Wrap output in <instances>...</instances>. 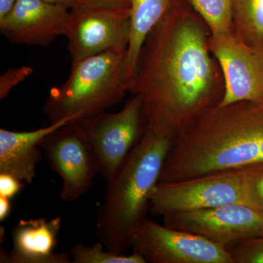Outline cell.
Segmentation results:
<instances>
[{
    "label": "cell",
    "instance_id": "2e32d148",
    "mask_svg": "<svg viewBox=\"0 0 263 263\" xmlns=\"http://www.w3.org/2000/svg\"><path fill=\"white\" fill-rule=\"evenodd\" d=\"M233 29L252 47L263 49V0H232Z\"/></svg>",
    "mask_w": 263,
    "mask_h": 263
},
{
    "label": "cell",
    "instance_id": "5bb4252c",
    "mask_svg": "<svg viewBox=\"0 0 263 263\" xmlns=\"http://www.w3.org/2000/svg\"><path fill=\"white\" fill-rule=\"evenodd\" d=\"M74 121L73 118H67L32 131L17 132L1 128L0 174L12 175L24 183L32 184L36 167L42 160L43 141L59 128Z\"/></svg>",
    "mask_w": 263,
    "mask_h": 263
},
{
    "label": "cell",
    "instance_id": "484cf974",
    "mask_svg": "<svg viewBox=\"0 0 263 263\" xmlns=\"http://www.w3.org/2000/svg\"><path fill=\"white\" fill-rule=\"evenodd\" d=\"M47 3L60 5V6L65 7L67 9L71 10L76 5L81 4V0H44Z\"/></svg>",
    "mask_w": 263,
    "mask_h": 263
},
{
    "label": "cell",
    "instance_id": "44dd1931",
    "mask_svg": "<svg viewBox=\"0 0 263 263\" xmlns=\"http://www.w3.org/2000/svg\"><path fill=\"white\" fill-rule=\"evenodd\" d=\"M33 72L34 70L29 66L10 67L5 71L0 76V100L6 98L15 86L28 79Z\"/></svg>",
    "mask_w": 263,
    "mask_h": 263
},
{
    "label": "cell",
    "instance_id": "6da1fadb",
    "mask_svg": "<svg viewBox=\"0 0 263 263\" xmlns=\"http://www.w3.org/2000/svg\"><path fill=\"white\" fill-rule=\"evenodd\" d=\"M210 34L185 0L151 30L127 83L141 98L148 129L174 138L221 103L226 84Z\"/></svg>",
    "mask_w": 263,
    "mask_h": 263
},
{
    "label": "cell",
    "instance_id": "e0dca14e",
    "mask_svg": "<svg viewBox=\"0 0 263 263\" xmlns=\"http://www.w3.org/2000/svg\"><path fill=\"white\" fill-rule=\"evenodd\" d=\"M206 24L211 34L233 30L232 0H185Z\"/></svg>",
    "mask_w": 263,
    "mask_h": 263
},
{
    "label": "cell",
    "instance_id": "603a6c76",
    "mask_svg": "<svg viewBox=\"0 0 263 263\" xmlns=\"http://www.w3.org/2000/svg\"><path fill=\"white\" fill-rule=\"evenodd\" d=\"M81 3L110 5V6L131 7L130 0H81Z\"/></svg>",
    "mask_w": 263,
    "mask_h": 263
},
{
    "label": "cell",
    "instance_id": "ac0fdd59",
    "mask_svg": "<svg viewBox=\"0 0 263 263\" xmlns=\"http://www.w3.org/2000/svg\"><path fill=\"white\" fill-rule=\"evenodd\" d=\"M70 254L73 263H146L135 252L129 255L114 253L99 241L92 246L74 245L70 249Z\"/></svg>",
    "mask_w": 263,
    "mask_h": 263
},
{
    "label": "cell",
    "instance_id": "5b68a950",
    "mask_svg": "<svg viewBox=\"0 0 263 263\" xmlns=\"http://www.w3.org/2000/svg\"><path fill=\"white\" fill-rule=\"evenodd\" d=\"M95 156L99 175L108 181L142 139L148 128L143 102L133 95L117 113L102 112L80 121Z\"/></svg>",
    "mask_w": 263,
    "mask_h": 263
},
{
    "label": "cell",
    "instance_id": "ffe728a7",
    "mask_svg": "<svg viewBox=\"0 0 263 263\" xmlns=\"http://www.w3.org/2000/svg\"><path fill=\"white\" fill-rule=\"evenodd\" d=\"M233 263H263V235L226 246Z\"/></svg>",
    "mask_w": 263,
    "mask_h": 263
},
{
    "label": "cell",
    "instance_id": "52a82bcc",
    "mask_svg": "<svg viewBox=\"0 0 263 263\" xmlns=\"http://www.w3.org/2000/svg\"><path fill=\"white\" fill-rule=\"evenodd\" d=\"M238 203L246 204L240 169L158 183L151 199L149 212L162 217Z\"/></svg>",
    "mask_w": 263,
    "mask_h": 263
},
{
    "label": "cell",
    "instance_id": "9c48e42d",
    "mask_svg": "<svg viewBox=\"0 0 263 263\" xmlns=\"http://www.w3.org/2000/svg\"><path fill=\"white\" fill-rule=\"evenodd\" d=\"M41 147L50 167L61 178L64 201H76L89 191L99 174L98 164L79 122L59 128Z\"/></svg>",
    "mask_w": 263,
    "mask_h": 263
},
{
    "label": "cell",
    "instance_id": "4fadbf2b",
    "mask_svg": "<svg viewBox=\"0 0 263 263\" xmlns=\"http://www.w3.org/2000/svg\"><path fill=\"white\" fill-rule=\"evenodd\" d=\"M62 228L60 216L21 219L12 230L13 248L2 250L0 262L8 263H70L67 252H55Z\"/></svg>",
    "mask_w": 263,
    "mask_h": 263
},
{
    "label": "cell",
    "instance_id": "d4e9b609",
    "mask_svg": "<svg viewBox=\"0 0 263 263\" xmlns=\"http://www.w3.org/2000/svg\"><path fill=\"white\" fill-rule=\"evenodd\" d=\"M16 2L17 0H0V22L9 14Z\"/></svg>",
    "mask_w": 263,
    "mask_h": 263
},
{
    "label": "cell",
    "instance_id": "9a60e30c",
    "mask_svg": "<svg viewBox=\"0 0 263 263\" xmlns=\"http://www.w3.org/2000/svg\"><path fill=\"white\" fill-rule=\"evenodd\" d=\"M181 1L130 0L131 34L127 57L128 81L134 74L141 48L151 30Z\"/></svg>",
    "mask_w": 263,
    "mask_h": 263
},
{
    "label": "cell",
    "instance_id": "3957f363",
    "mask_svg": "<svg viewBox=\"0 0 263 263\" xmlns=\"http://www.w3.org/2000/svg\"><path fill=\"white\" fill-rule=\"evenodd\" d=\"M174 138L148 129L117 172L106 181L96 213L95 238L108 250L124 254L132 230L147 217L152 195Z\"/></svg>",
    "mask_w": 263,
    "mask_h": 263
},
{
    "label": "cell",
    "instance_id": "ba28073f",
    "mask_svg": "<svg viewBox=\"0 0 263 263\" xmlns=\"http://www.w3.org/2000/svg\"><path fill=\"white\" fill-rule=\"evenodd\" d=\"M129 247L149 263H233L226 246L148 218L129 235Z\"/></svg>",
    "mask_w": 263,
    "mask_h": 263
},
{
    "label": "cell",
    "instance_id": "8992f818",
    "mask_svg": "<svg viewBox=\"0 0 263 263\" xmlns=\"http://www.w3.org/2000/svg\"><path fill=\"white\" fill-rule=\"evenodd\" d=\"M131 7L81 3L70 10L65 33L72 63L113 49L128 48Z\"/></svg>",
    "mask_w": 263,
    "mask_h": 263
},
{
    "label": "cell",
    "instance_id": "7402d4cb",
    "mask_svg": "<svg viewBox=\"0 0 263 263\" xmlns=\"http://www.w3.org/2000/svg\"><path fill=\"white\" fill-rule=\"evenodd\" d=\"M23 183L12 175L0 174V196L13 198L22 190Z\"/></svg>",
    "mask_w": 263,
    "mask_h": 263
},
{
    "label": "cell",
    "instance_id": "277c9868",
    "mask_svg": "<svg viewBox=\"0 0 263 263\" xmlns=\"http://www.w3.org/2000/svg\"><path fill=\"white\" fill-rule=\"evenodd\" d=\"M127 48L113 49L72 63L70 76L51 88L43 111L50 124L80 122L121 103L127 89Z\"/></svg>",
    "mask_w": 263,
    "mask_h": 263
},
{
    "label": "cell",
    "instance_id": "d6986e66",
    "mask_svg": "<svg viewBox=\"0 0 263 263\" xmlns=\"http://www.w3.org/2000/svg\"><path fill=\"white\" fill-rule=\"evenodd\" d=\"M247 205L263 212V162L240 168Z\"/></svg>",
    "mask_w": 263,
    "mask_h": 263
},
{
    "label": "cell",
    "instance_id": "7a4b0ae2",
    "mask_svg": "<svg viewBox=\"0 0 263 263\" xmlns=\"http://www.w3.org/2000/svg\"><path fill=\"white\" fill-rule=\"evenodd\" d=\"M263 162V104L216 106L175 137L159 183H171Z\"/></svg>",
    "mask_w": 263,
    "mask_h": 263
},
{
    "label": "cell",
    "instance_id": "7c38bea8",
    "mask_svg": "<svg viewBox=\"0 0 263 263\" xmlns=\"http://www.w3.org/2000/svg\"><path fill=\"white\" fill-rule=\"evenodd\" d=\"M70 10L44 0H17L0 22V32L13 44L46 47L65 36Z\"/></svg>",
    "mask_w": 263,
    "mask_h": 263
},
{
    "label": "cell",
    "instance_id": "8fae6325",
    "mask_svg": "<svg viewBox=\"0 0 263 263\" xmlns=\"http://www.w3.org/2000/svg\"><path fill=\"white\" fill-rule=\"evenodd\" d=\"M164 226L226 246L263 235V212L243 203L230 204L162 216Z\"/></svg>",
    "mask_w": 263,
    "mask_h": 263
},
{
    "label": "cell",
    "instance_id": "cb8c5ba5",
    "mask_svg": "<svg viewBox=\"0 0 263 263\" xmlns=\"http://www.w3.org/2000/svg\"><path fill=\"white\" fill-rule=\"evenodd\" d=\"M11 209L10 199L0 196V221H5L9 216Z\"/></svg>",
    "mask_w": 263,
    "mask_h": 263
},
{
    "label": "cell",
    "instance_id": "30bf717a",
    "mask_svg": "<svg viewBox=\"0 0 263 263\" xmlns=\"http://www.w3.org/2000/svg\"><path fill=\"white\" fill-rule=\"evenodd\" d=\"M209 51L220 65L226 92L218 106L240 101L263 104V49L252 47L235 32L210 34Z\"/></svg>",
    "mask_w": 263,
    "mask_h": 263
}]
</instances>
